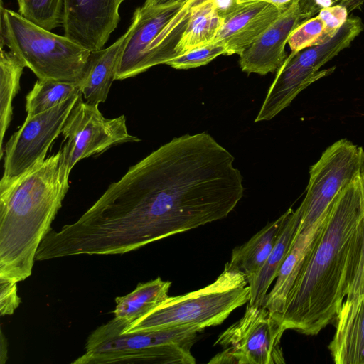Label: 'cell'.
<instances>
[{"label": "cell", "mask_w": 364, "mask_h": 364, "mask_svg": "<svg viewBox=\"0 0 364 364\" xmlns=\"http://www.w3.org/2000/svg\"><path fill=\"white\" fill-rule=\"evenodd\" d=\"M79 92L75 83L38 79L26 97L27 116L48 111Z\"/></svg>", "instance_id": "cell-24"}, {"label": "cell", "mask_w": 364, "mask_h": 364, "mask_svg": "<svg viewBox=\"0 0 364 364\" xmlns=\"http://www.w3.org/2000/svg\"><path fill=\"white\" fill-rule=\"evenodd\" d=\"M18 13L26 20L48 31L63 26L64 0H16Z\"/></svg>", "instance_id": "cell-25"}, {"label": "cell", "mask_w": 364, "mask_h": 364, "mask_svg": "<svg viewBox=\"0 0 364 364\" xmlns=\"http://www.w3.org/2000/svg\"><path fill=\"white\" fill-rule=\"evenodd\" d=\"M324 32L325 23L318 15L308 19L298 26L289 38L288 44L291 52L297 53L325 43Z\"/></svg>", "instance_id": "cell-26"}, {"label": "cell", "mask_w": 364, "mask_h": 364, "mask_svg": "<svg viewBox=\"0 0 364 364\" xmlns=\"http://www.w3.org/2000/svg\"><path fill=\"white\" fill-rule=\"evenodd\" d=\"M321 222L311 229L299 230L279 269L274 287L267 294L263 306L279 321L284 310L287 295L297 277L304 258Z\"/></svg>", "instance_id": "cell-19"}, {"label": "cell", "mask_w": 364, "mask_h": 364, "mask_svg": "<svg viewBox=\"0 0 364 364\" xmlns=\"http://www.w3.org/2000/svg\"><path fill=\"white\" fill-rule=\"evenodd\" d=\"M130 31L129 26L110 46L91 53L85 73L77 84L86 102L98 106L107 100L112 83L115 80L122 47Z\"/></svg>", "instance_id": "cell-17"}, {"label": "cell", "mask_w": 364, "mask_h": 364, "mask_svg": "<svg viewBox=\"0 0 364 364\" xmlns=\"http://www.w3.org/2000/svg\"><path fill=\"white\" fill-rule=\"evenodd\" d=\"M187 1L188 0H146L143 6L145 7H159L177 3H184Z\"/></svg>", "instance_id": "cell-32"}, {"label": "cell", "mask_w": 364, "mask_h": 364, "mask_svg": "<svg viewBox=\"0 0 364 364\" xmlns=\"http://www.w3.org/2000/svg\"><path fill=\"white\" fill-rule=\"evenodd\" d=\"M322 8L338 4L346 8L348 14L360 9L364 4V0H315Z\"/></svg>", "instance_id": "cell-31"}, {"label": "cell", "mask_w": 364, "mask_h": 364, "mask_svg": "<svg viewBox=\"0 0 364 364\" xmlns=\"http://www.w3.org/2000/svg\"><path fill=\"white\" fill-rule=\"evenodd\" d=\"M284 8L266 0H235L222 16V26L210 44L223 46L226 55H240L274 23Z\"/></svg>", "instance_id": "cell-15"}, {"label": "cell", "mask_w": 364, "mask_h": 364, "mask_svg": "<svg viewBox=\"0 0 364 364\" xmlns=\"http://www.w3.org/2000/svg\"><path fill=\"white\" fill-rule=\"evenodd\" d=\"M81 92L53 108L30 117L7 141L0 183L9 182L46 159L53 141L62 132L65 121Z\"/></svg>", "instance_id": "cell-12"}, {"label": "cell", "mask_w": 364, "mask_h": 364, "mask_svg": "<svg viewBox=\"0 0 364 364\" xmlns=\"http://www.w3.org/2000/svg\"><path fill=\"white\" fill-rule=\"evenodd\" d=\"M301 214L298 208L292 210L284 229L268 258L257 274L251 279L250 299L247 304L263 306L267 291L276 279L279 269L284 261L293 242L299 232Z\"/></svg>", "instance_id": "cell-20"}, {"label": "cell", "mask_w": 364, "mask_h": 364, "mask_svg": "<svg viewBox=\"0 0 364 364\" xmlns=\"http://www.w3.org/2000/svg\"><path fill=\"white\" fill-rule=\"evenodd\" d=\"M196 1L137 8L119 58L115 80L134 77L176 57V47Z\"/></svg>", "instance_id": "cell-7"}, {"label": "cell", "mask_w": 364, "mask_h": 364, "mask_svg": "<svg viewBox=\"0 0 364 364\" xmlns=\"http://www.w3.org/2000/svg\"><path fill=\"white\" fill-rule=\"evenodd\" d=\"M292 210L291 208H289L247 242L235 247L227 264L241 272L248 282L252 279L268 258Z\"/></svg>", "instance_id": "cell-18"}, {"label": "cell", "mask_w": 364, "mask_h": 364, "mask_svg": "<svg viewBox=\"0 0 364 364\" xmlns=\"http://www.w3.org/2000/svg\"><path fill=\"white\" fill-rule=\"evenodd\" d=\"M363 149L347 139L328 146L309 169L306 195L297 208L299 230L317 225L340 191L358 174Z\"/></svg>", "instance_id": "cell-9"}, {"label": "cell", "mask_w": 364, "mask_h": 364, "mask_svg": "<svg viewBox=\"0 0 364 364\" xmlns=\"http://www.w3.org/2000/svg\"><path fill=\"white\" fill-rule=\"evenodd\" d=\"M124 0H64V36L89 50L103 49L120 20Z\"/></svg>", "instance_id": "cell-14"}, {"label": "cell", "mask_w": 364, "mask_h": 364, "mask_svg": "<svg viewBox=\"0 0 364 364\" xmlns=\"http://www.w3.org/2000/svg\"><path fill=\"white\" fill-rule=\"evenodd\" d=\"M341 51L334 38L287 57L270 85L255 122L269 120L288 107L308 86L332 74L336 67L321 68Z\"/></svg>", "instance_id": "cell-11"}, {"label": "cell", "mask_w": 364, "mask_h": 364, "mask_svg": "<svg viewBox=\"0 0 364 364\" xmlns=\"http://www.w3.org/2000/svg\"><path fill=\"white\" fill-rule=\"evenodd\" d=\"M61 134L65 142L61 151L60 171L69 178L73 166L80 160L104 152L110 147L140 139L129 134L124 115L105 118L98 106L83 100L80 94L69 114Z\"/></svg>", "instance_id": "cell-10"}, {"label": "cell", "mask_w": 364, "mask_h": 364, "mask_svg": "<svg viewBox=\"0 0 364 364\" xmlns=\"http://www.w3.org/2000/svg\"><path fill=\"white\" fill-rule=\"evenodd\" d=\"M21 299L17 294V283L0 279V314L11 315L19 306Z\"/></svg>", "instance_id": "cell-30"}, {"label": "cell", "mask_w": 364, "mask_h": 364, "mask_svg": "<svg viewBox=\"0 0 364 364\" xmlns=\"http://www.w3.org/2000/svg\"><path fill=\"white\" fill-rule=\"evenodd\" d=\"M328 348L336 364H364V294L345 299Z\"/></svg>", "instance_id": "cell-16"}, {"label": "cell", "mask_w": 364, "mask_h": 364, "mask_svg": "<svg viewBox=\"0 0 364 364\" xmlns=\"http://www.w3.org/2000/svg\"><path fill=\"white\" fill-rule=\"evenodd\" d=\"M60 158L59 150L0 183V279L18 283L31 274L38 248L69 188Z\"/></svg>", "instance_id": "cell-3"}, {"label": "cell", "mask_w": 364, "mask_h": 364, "mask_svg": "<svg viewBox=\"0 0 364 364\" xmlns=\"http://www.w3.org/2000/svg\"><path fill=\"white\" fill-rule=\"evenodd\" d=\"M221 55H226L225 48L223 46L211 43L176 56L166 65L175 69L187 70L207 65Z\"/></svg>", "instance_id": "cell-27"}, {"label": "cell", "mask_w": 364, "mask_h": 364, "mask_svg": "<svg viewBox=\"0 0 364 364\" xmlns=\"http://www.w3.org/2000/svg\"><path fill=\"white\" fill-rule=\"evenodd\" d=\"M127 326L114 318L88 337L85 352L73 364H194L191 348L203 329L196 326L122 333Z\"/></svg>", "instance_id": "cell-4"}, {"label": "cell", "mask_w": 364, "mask_h": 364, "mask_svg": "<svg viewBox=\"0 0 364 364\" xmlns=\"http://www.w3.org/2000/svg\"><path fill=\"white\" fill-rule=\"evenodd\" d=\"M321 9L315 0H293L287 5L274 23L240 55L242 70L261 75L277 70L287 58L285 46L291 33Z\"/></svg>", "instance_id": "cell-13"}, {"label": "cell", "mask_w": 364, "mask_h": 364, "mask_svg": "<svg viewBox=\"0 0 364 364\" xmlns=\"http://www.w3.org/2000/svg\"><path fill=\"white\" fill-rule=\"evenodd\" d=\"M363 219L358 174L331 204L304 258L280 320L285 330L316 336L335 322L358 264Z\"/></svg>", "instance_id": "cell-2"}, {"label": "cell", "mask_w": 364, "mask_h": 364, "mask_svg": "<svg viewBox=\"0 0 364 364\" xmlns=\"http://www.w3.org/2000/svg\"><path fill=\"white\" fill-rule=\"evenodd\" d=\"M318 14L325 23V42L331 39L338 31L348 18L346 8L338 4L322 8Z\"/></svg>", "instance_id": "cell-29"}, {"label": "cell", "mask_w": 364, "mask_h": 364, "mask_svg": "<svg viewBox=\"0 0 364 364\" xmlns=\"http://www.w3.org/2000/svg\"><path fill=\"white\" fill-rule=\"evenodd\" d=\"M268 2L279 8H284L287 5L291 3L293 0H266Z\"/></svg>", "instance_id": "cell-34"}, {"label": "cell", "mask_w": 364, "mask_h": 364, "mask_svg": "<svg viewBox=\"0 0 364 364\" xmlns=\"http://www.w3.org/2000/svg\"><path fill=\"white\" fill-rule=\"evenodd\" d=\"M285 328L263 306L247 304L241 318L219 335L222 350L208 363L284 364L281 339Z\"/></svg>", "instance_id": "cell-8"}, {"label": "cell", "mask_w": 364, "mask_h": 364, "mask_svg": "<svg viewBox=\"0 0 364 364\" xmlns=\"http://www.w3.org/2000/svg\"><path fill=\"white\" fill-rule=\"evenodd\" d=\"M171 284L160 277L139 283L129 294L115 299L114 317L127 326L166 299Z\"/></svg>", "instance_id": "cell-22"}, {"label": "cell", "mask_w": 364, "mask_h": 364, "mask_svg": "<svg viewBox=\"0 0 364 364\" xmlns=\"http://www.w3.org/2000/svg\"><path fill=\"white\" fill-rule=\"evenodd\" d=\"M0 159L3 157V141L12 118V102L18 93L20 78L25 65L11 50H0Z\"/></svg>", "instance_id": "cell-23"}, {"label": "cell", "mask_w": 364, "mask_h": 364, "mask_svg": "<svg viewBox=\"0 0 364 364\" xmlns=\"http://www.w3.org/2000/svg\"><path fill=\"white\" fill-rule=\"evenodd\" d=\"M223 23L214 0H197L181 38L176 47V56L210 44Z\"/></svg>", "instance_id": "cell-21"}, {"label": "cell", "mask_w": 364, "mask_h": 364, "mask_svg": "<svg viewBox=\"0 0 364 364\" xmlns=\"http://www.w3.org/2000/svg\"><path fill=\"white\" fill-rule=\"evenodd\" d=\"M234 160L208 133L173 138L81 215L86 242L97 255H122L225 218L244 193Z\"/></svg>", "instance_id": "cell-1"}, {"label": "cell", "mask_w": 364, "mask_h": 364, "mask_svg": "<svg viewBox=\"0 0 364 364\" xmlns=\"http://www.w3.org/2000/svg\"><path fill=\"white\" fill-rule=\"evenodd\" d=\"M6 45L40 80L78 84L91 51L1 6V46Z\"/></svg>", "instance_id": "cell-6"}, {"label": "cell", "mask_w": 364, "mask_h": 364, "mask_svg": "<svg viewBox=\"0 0 364 364\" xmlns=\"http://www.w3.org/2000/svg\"><path fill=\"white\" fill-rule=\"evenodd\" d=\"M249 299L250 285L246 277L226 264L213 283L183 295L168 296L121 332L181 326H196L204 329L220 325L235 309L248 303Z\"/></svg>", "instance_id": "cell-5"}, {"label": "cell", "mask_w": 364, "mask_h": 364, "mask_svg": "<svg viewBox=\"0 0 364 364\" xmlns=\"http://www.w3.org/2000/svg\"><path fill=\"white\" fill-rule=\"evenodd\" d=\"M358 178L363 201L362 245L358 264L348 288L346 299H351L361 294H364V152L358 173Z\"/></svg>", "instance_id": "cell-28"}, {"label": "cell", "mask_w": 364, "mask_h": 364, "mask_svg": "<svg viewBox=\"0 0 364 364\" xmlns=\"http://www.w3.org/2000/svg\"><path fill=\"white\" fill-rule=\"evenodd\" d=\"M6 352H7L6 342V339L4 337L3 333L1 331V350H0L1 364H3L6 360V358H7V355H6L7 353Z\"/></svg>", "instance_id": "cell-33"}]
</instances>
